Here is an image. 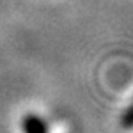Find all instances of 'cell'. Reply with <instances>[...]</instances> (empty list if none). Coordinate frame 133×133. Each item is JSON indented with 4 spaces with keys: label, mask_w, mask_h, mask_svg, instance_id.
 I'll list each match as a JSON object with an SVG mask.
<instances>
[{
    "label": "cell",
    "mask_w": 133,
    "mask_h": 133,
    "mask_svg": "<svg viewBox=\"0 0 133 133\" xmlns=\"http://www.w3.org/2000/svg\"><path fill=\"white\" fill-rule=\"evenodd\" d=\"M25 131L27 133H46V126L39 117L29 115L25 119Z\"/></svg>",
    "instance_id": "6da1fadb"
},
{
    "label": "cell",
    "mask_w": 133,
    "mask_h": 133,
    "mask_svg": "<svg viewBox=\"0 0 133 133\" xmlns=\"http://www.w3.org/2000/svg\"><path fill=\"white\" fill-rule=\"evenodd\" d=\"M123 126L124 128H131L133 126V103H131V107L124 112L123 115Z\"/></svg>",
    "instance_id": "7a4b0ae2"
}]
</instances>
